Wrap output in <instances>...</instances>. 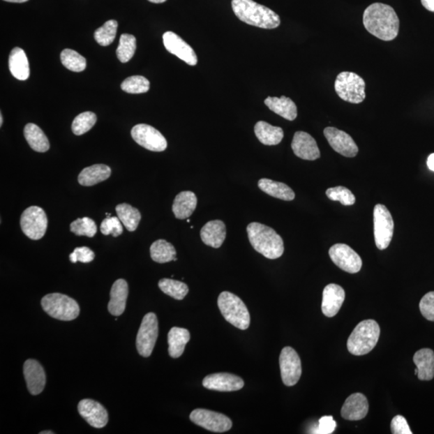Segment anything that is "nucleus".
Returning a JSON list of instances; mask_svg holds the SVG:
<instances>
[{"label":"nucleus","mask_w":434,"mask_h":434,"mask_svg":"<svg viewBox=\"0 0 434 434\" xmlns=\"http://www.w3.org/2000/svg\"><path fill=\"white\" fill-rule=\"evenodd\" d=\"M222 315L227 322L241 330H246L250 325V315L247 306L238 296L224 291L217 301Z\"/></svg>","instance_id":"5"},{"label":"nucleus","mask_w":434,"mask_h":434,"mask_svg":"<svg viewBox=\"0 0 434 434\" xmlns=\"http://www.w3.org/2000/svg\"><path fill=\"white\" fill-rule=\"evenodd\" d=\"M254 132L259 141L267 146H275L282 142L284 132L280 127L260 121L254 126Z\"/></svg>","instance_id":"30"},{"label":"nucleus","mask_w":434,"mask_h":434,"mask_svg":"<svg viewBox=\"0 0 434 434\" xmlns=\"http://www.w3.org/2000/svg\"><path fill=\"white\" fill-rule=\"evenodd\" d=\"M121 224L123 223L119 217H107L100 225V232L105 236L113 235V237H117L124 232V227Z\"/></svg>","instance_id":"44"},{"label":"nucleus","mask_w":434,"mask_h":434,"mask_svg":"<svg viewBox=\"0 0 434 434\" xmlns=\"http://www.w3.org/2000/svg\"><path fill=\"white\" fill-rule=\"evenodd\" d=\"M24 375L29 393L34 396L41 394L46 384V375L41 364L35 359H28L24 365Z\"/></svg>","instance_id":"20"},{"label":"nucleus","mask_w":434,"mask_h":434,"mask_svg":"<svg viewBox=\"0 0 434 434\" xmlns=\"http://www.w3.org/2000/svg\"><path fill=\"white\" fill-rule=\"evenodd\" d=\"M190 338L188 330L185 328L172 327L167 336L168 352L170 357L174 359L181 357Z\"/></svg>","instance_id":"31"},{"label":"nucleus","mask_w":434,"mask_h":434,"mask_svg":"<svg viewBox=\"0 0 434 434\" xmlns=\"http://www.w3.org/2000/svg\"><path fill=\"white\" fill-rule=\"evenodd\" d=\"M152 260L158 263H167L177 261L176 248L165 240H158L153 243L150 248Z\"/></svg>","instance_id":"34"},{"label":"nucleus","mask_w":434,"mask_h":434,"mask_svg":"<svg viewBox=\"0 0 434 434\" xmlns=\"http://www.w3.org/2000/svg\"><path fill=\"white\" fill-rule=\"evenodd\" d=\"M148 1L153 3H163L164 2H166L167 0H148Z\"/></svg>","instance_id":"52"},{"label":"nucleus","mask_w":434,"mask_h":434,"mask_svg":"<svg viewBox=\"0 0 434 434\" xmlns=\"http://www.w3.org/2000/svg\"><path fill=\"white\" fill-rule=\"evenodd\" d=\"M158 336V322L154 313H148L142 319L137 332L136 347L140 356L149 357L154 349Z\"/></svg>","instance_id":"9"},{"label":"nucleus","mask_w":434,"mask_h":434,"mask_svg":"<svg viewBox=\"0 0 434 434\" xmlns=\"http://www.w3.org/2000/svg\"><path fill=\"white\" fill-rule=\"evenodd\" d=\"M375 246L380 250L387 248L393 239L394 222L390 211L384 205L378 204L373 211Z\"/></svg>","instance_id":"8"},{"label":"nucleus","mask_w":434,"mask_h":434,"mask_svg":"<svg viewBox=\"0 0 434 434\" xmlns=\"http://www.w3.org/2000/svg\"><path fill=\"white\" fill-rule=\"evenodd\" d=\"M417 374H418V369H417V368H416V369H415V375H417Z\"/></svg>","instance_id":"55"},{"label":"nucleus","mask_w":434,"mask_h":434,"mask_svg":"<svg viewBox=\"0 0 434 434\" xmlns=\"http://www.w3.org/2000/svg\"><path fill=\"white\" fill-rule=\"evenodd\" d=\"M190 420L205 430L214 433H224L231 430L232 422L227 416L208 410L197 409L192 412Z\"/></svg>","instance_id":"11"},{"label":"nucleus","mask_w":434,"mask_h":434,"mask_svg":"<svg viewBox=\"0 0 434 434\" xmlns=\"http://www.w3.org/2000/svg\"><path fill=\"white\" fill-rule=\"evenodd\" d=\"M70 230L77 236L93 237L97 234L98 227L93 220L83 217L72 222Z\"/></svg>","instance_id":"42"},{"label":"nucleus","mask_w":434,"mask_h":434,"mask_svg":"<svg viewBox=\"0 0 434 434\" xmlns=\"http://www.w3.org/2000/svg\"><path fill=\"white\" fill-rule=\"evenodd\" d=\"M41 306L47 315L61 321L74 320L80 313V306L75 300L59 293L45 295Z\"/></svg>","instance_id":"6"},{"label":"nucleus","mask_w":434,"mask_h":434,"mask_svg":"<svg viewBox=\"0 0 434 434\" xmlns=\"http://www.w3.org/2000/svg\"><path fill=\"white\" fill-rule=\"evenodd\" d=\"M345 299V291L337 284L327 285L322 292V311L328 317H334L340 311Z\"/></svg>","instance_id":"21"},{"label":"nucleus","mask_w":434,"mask_h":434,"mask_svg":"<svg viewBox=\"0 0 434 434\" xmlns=\"http://www.w3.org/2000/svg\"><path fill=\"white\" fill-rule=\"evenodd\" d=\"M391 431L394 434H412L405 418L401 415L396 416L391 420Z\"/></svg>","instance_id":"48"},{"label":"nucleus","mask_w":434,"mask_h":434,"mask_svg":"<svg viewBox=\"0 0 434 434\" xmlns=\"http://www.w3.org/2000/svg\"><path fill=\"white\" fill-rule=\"evenodd\" d=\"M427 166L430 170L434 172V153L428 156L427 160Z\"/></svg>","instance_id":"50"},{"label":"nucleus","mask_w":434,"mask_h":434,"mask_svg":"<svg viewBox=\"0 0 434 434\" xmlns=\"http://www.w3.org/2000/svg\"><path fill=\"white\" fill-rule=\"evenodd\" d=\"M117 21L114 20H108L102 27L95 31L94 39L100 45L108 46L113 43L116 34H117Z\"/></svg>","instance_id":"38"},{"label":"nucleus","mask_w":434,"mask_h":434,"mask_svg":"<svg viewBox=\"0 0 434 434\" xmlns=\"http://www.w3.org/2000/svg\"><path fill=\"white\" fill-rule=\"evenodd\" d=\"M20 226L24 234L30 239H41L47 227L45 211L37 206H31L21 215Z\"/></svg>","instance_id":"10"},{"label":"nucleus","mask_w":434,"mask_h":434,"mask_svg":"<svg viewBox=\"0 0 434 434\" xmlns=\"http://www.w3.org/2000/svg\"><path fill=\"white\" fill-rule=\"evenodd\" d=\"M414 362L418 369L417 377L420 380H431L434 377V352L430 348L417 351Z\"/></svg>","instance_id":"29"},{"label":"nucleus","mask_w":434,"mask_h":434,"mask_svg":"<svg viewBox=\"0 0 434 434\" xmlns=\"http://www.w3.org/2000/svg\"><path fill=\"white\" fill-rule=\"evenodd\" d=\"M291 147L294 155L301 160L314 161L320 157V151L315 140L306 132H296Z\"/></svg>","instance_id":"18"},{"label":"nucleus","mask_w":434,"mask_h":434,"mask_svg":"<svg viewBox=\"0 0 434 434\" xmlns=\"http://www.w3.org/2000/svg\"><path fill=\"white\" fill-rule=\"evenodd\" d=\"M421 3L426 9L434 13V0H421Z\"/></svg>","instance_id":"49"},{"label":"nucleus","mask_w":434,"mask_h":434,"mask_svg":"<svg viewBox=\"0 0 434 434\" xmlns=\"http://www.w3.org/2000/svg\"><path fill=\"white\" fill-rule=\"evenodd\" d=\"M111 176V169L105 164H95L84 168L79 174L78 182L82 186L91 187L107 181Z\"/></svg>","instance_id":"26"},{"label":"nucleus","mask_w":434,"mask_h":434,"mask_svg":"<svg viewBox=\"0 0 434 434\" xmlns=\"http://www.w3.org/2000/svg\"><path fill=\"white\" fill-rule=\"evenodd\" d=\"M280 375L285 385L294 386L299 382L301 375L300 357L294 348L285 347L280 354Z\"/></svg>","instance_id":"13"},{"label":"nucleus","mask_w":434,"mask_h":434,"mask_svg":"<svg viewBox=\"0 0 434 434\" xmlns=\"http://www.w3.org/2000/svg\"><path fill=\"white\" fill-rule=\"evenodd\" d=\"M201 240L206 246L220 248L225 240L226 226L223 221L211 220L200 231Z\"/></svg>","instance_id":"24"},{"label":"nucleus","mask_w":434,"mask_h":434,"mask_svg":"<svg viewBox=\"0 0 434 434\" xmlns=\"http://www.w3.org/2000/svg\"><path fill=\"white\" fill-rule=\"evenodd\" d=\"M232 8L237 18L248 25L274 29L280 24L277 13L253 0H232Z\"/></svg>","instance_id":"2"},{"label":"nucleus","mask_w":434,"mask_h":434,"mask_svg":"<svg viewBox=\"0 0 434 434\" xmlns=\"http://www.w3.org/2000/svg\"><path fill=\"white\" fill-rule=\"evenodd\" d=\"M3 123V114H0V126H2Z\"/></svg>","instance_id":"53"},{"label":"nucleus","mask_w":434,"mask_h":434,"mask_svg":"<svg viewBox=\"0 0 434 434\" xmlns=\"http://www.w3.org/2000/svg\"><path fill=\"white\" fill-rule=\"evenodd\" d=\"M268 108L285 119L294 121L298 116V110L295 103L289 98L268 97L264 100Z\"/></svg>","instance_id":"28"},{"label":"nucleus","mask_w":434,"mask_h":434,"mask_svg":"<svg viewBox=\"0 0 434 434\" xmlns=\"http://www.w3.org/2000/svg\"><path fill=\"white\" fill-rule=\"evenodd\" d=\"M116 213L127 230L130 232L136 230L141 220V214L139 210L128 204H120L116 207Z\"/></svg>","instance_id":"35"},{"label":"nucleus","mask_w":434,"mask_h":434,"mask_svg":"<svg viewBox=\"0 0 434 434\" xmlns=\"http://www.w3.org/2000/svg\"><path fill=\"white\" fill-rule=\"evenodd\" d=\"M421 313L428 321L434 322V291L426 294L420 301Z\"/></svg>","instance_id":"45"},{"label":"nucleus","mask_w":434,"mask_h":434,"mask_svg":"<svg viewBox=\"0 0 434 434\" xmlns=\"http://www.w3.org/2000/svg\"><path fill=\"white\" fill-rule=\"evenodd\" d=\"M363 22L368 33L380 40L391 41L398 36V15L389 5L381 3L370 5L364 10Z\"/></svg>","instance_id":"1"},{"label":"nucleus","mask_w":434,"mask_h":434,"mask_svg":"<svg viewBox=\"0 0 434 434\" xmlns=\"http://www.w3.org/2000/svg\"><path fill=\"white\" fill-rule=\"evenodd\" d=\"M163 45L166 50L172 54L177 56L188 65L194 66L198 62V58L193 47L187 42H185L181 36L173 33L167 31L163 36Z\"/></svg>","instance_id":"16"},{"label":"nucleus","mask_w":434,"mask_h":434,"mask_svg":"<svg viewBox=\"0 0 434 434\" xmlns=\"http://www.w3.org/2000/svg\"><path fill=\"white\" fill-rule=\"evenodd\" d=\"M336 422L332 416H324L320 418L319 425L313 430V433L331 434L335 431Z\"/></svg>","instance_id":"47"},{"label":"nucleus","mask_w":434,"mask_h":434,"mask_svg":"<svg viewBox=\"0 0 434 434\" xmlns=\"http://www.w3.org/2000/svg\"><path fill=\"white\" fill-rule=\"evenodd\" d=\"M197 206V195L190 190H184L174 198L172 211L177 219L184 220L193 215Z\"/></svg>","instance_id":"25"},{"label":"nucleus","mask_w":434,"mask_h":434,"mask_svg":"<svg viewBox=\"0 0 434 434\" xmlns=\"http://www.w3.org/2000/svg\"><path fill=\"white\" fill-rule=\"evenodd\" d=\"M97 121V116L93 112L82 113L74 119L72 124V130L74 135H82L91 130Z\"/></svg>","instance_id":"40"},{"label":"nucleus","mask_w":434,"mask_h":434,"mask_svg":"<svg viewBox=\"0 0 434 434\" xmlns=\"http://www.w3.org/2000/svg\"><path fill=\"white\" fill-rule=\"evenodd\" d=\"M95 257L94 253L88 247H78L70 254V260L73 263L80 262L82 263H89L93 261Z\"/></svg>","instance_id":"46"},{"label":"nucleus","mask_w":434,"mask_h":434,"mask_svg":"<svg viewBox=\"0 0 434 434\" xmlns=\"http://www.w3.org/2000/svg\"><path fill=\"white\" fill-rule=\"evenodd\" d=\"M158 287L164 294L177 300H183L188 293L186 284L173 279L163 278L158 282Z\"/></svg>","instance_id":"36"},{"label":"nucleus","mask_w":434,"mask_h":434,"mask_svg":"<svg viewBox=\"0 0 434 434\" xmlns=\"http://www.w3.org/2000/svg\"><path fill=\"white\" fill-rule=\"evenodd\" d=\"M368 401L364 394H354L346 399L342 407L341 416L348 421H359L367 416Z\"/></svg>","instance_id":"22"},{"label":"nucleus","mask_w":434,"mask_h":434,"mask_svg":"<svg viewBox=\"0 0 434 434\" xmlns=\"http://www.w3.org/2000/svg\"><path fill=\"white\" fill-rule=\"evenodd\" d=\"M9 70L14 77L25 81L29 77V62L25 52L20 47H14L9 56Z\"/></svg>","instance_id":"27"},{"label":"nucleus","mask_w":434,"mask_h":434,"mask_svg":"<svg viewBox=\"0 0 434 434\" xmlns=\"http://www.w3.org/2000/svg\"><path fill=\"white\" fill-rule=\"evenodd\" d=\"M324 135L332 149L347 158L357 156L359 148L352 137L343 130L336 127H327L324 131Z\"/></svg>","instance_id":"15"},{"label":"nucleus","mask_w":434,"mask_h":434,"mask_svg":"<svg viewBox=\"0 0 434 434\" xmlns=\"http://www.w3.org/2000/svg\"><path fill=\"white\" fill-rule=\"evenodd\" d=\"M329 255L338 268L349 274H357L362 268V259L352 248L345 244H336L331 247Z\"/></svg>","instance_id":"14"},{"label":"nucleus","mask_w":434,"mask_h":434,"mask_svg":"<svg viewBox=\"0 0 434 434\" xmlns=\"http://www.w3.org/2000/svg\"><path fill=\"white\" fill-rule=\"evenodd\" d=\"M121 88L128 93H144L150 89V82L145 77L132 76L121 83Z\"/></svg>","instance_id":"41"},{"label":"nucleus","mask_w":434,"mask_h":434,"mask_svg":"<svg viewBox=\"0 0 434 434\" xmlns=\"http://www.w3.org/2000/svg\"><path fill=\"white\" fill-rule=\"evenodd\" d=\"M78 412L89 425L94 428H100L107 425L108 412L98 401L91 399L81 401L78 404Z\"/></svg>","instance_id":"17"},{"label":"nucleus","mask_w":434,"mask_h":434,"mask_svg":"<svg viewBox=\"0 0 434 434\" xmlns=\"http://www.w3.org/2000/svg\"><path fill=\"white\" fill-rule=\"evenodd\" d=\"M326 195L331 200L340 201L343 205L350 206L356 203V197L351 190L345 187L328 188Z\"/></svg>","instance_id":"43"},{"label":"nucleus","mask_w":434,"mask_h":434,"mask_svg":"<svg viewBox=\"0 0 434 434\" xmlns=\"http://www.w3.org/2000/svg\"><path fill=\"white\" fill-rule=\"evenodd\" d=\"M258 187L262 192L274 198L285 201H291L295 198L294 190L283 183L274 181L269 179H261L258 181Z\"/></svg>","instance_id":"32"},{"label":"nucleus","mask_w":434,"mask_h":434,"mask_svg":"<svg viewBox=\"0 0 434 434\" xmlns=\"http://www.w3.org/2000/svg\"><path fill=\"white\" fill-rule=\"evenodd\" d=\"M62 65L73 72H82L86 70V58L79 54L77 52L66 49L61 54Z\"/></svg>","instance_id":"37"},{"label":"nucleus","mask_w":434,"mask_h":434,"mask_svg":"<svg viewBox=\"0 0 434 434\" xmlns=\"http://www.w3.org/2000/svg\"><path fill=\"white\" fill-rule=\"evenodd\" d=\"M129 287L126 280L119 279L113 284L110 290V300L108 310L111 315L119 316L124 314L128 297Z\"/></svg>","instance_id":"23"},{"label":"nucleus","mask_w":434,"mask_h":434,"mask_svg":"<svg viewBox=\"0 0 434 434\" xmlns=\"http://www.w3.org/2000/svg\"><path fill=\"white\" fill-rule=\"evenodd\" d=\"M248 240L254 250L268 259H277L283 256L284 243L272 227L253 222L247 226Z\"/></svg>","instance_id":"3"},{"label":"nucleus","mask_w":434,"mask_h":434,"mask_svg":"<svg viewBox=\"0 0 434 434\" xmlns=\"http://www.w3.org/2000/svg\"><path fill=\"white\" fill-rule=\"evenodd\" d=\"M24 134L31 149L40 153L50 150V141L38 126L33 124L26 125Z\"/></svg>","instance_id":"33"},{"label":"nucleus","mask_w":434,"mask_h":434,"mask_svg":"<svg viewBox=\"0 0 434 434\" xmlns=\"http://www.w3.org/2000/svg\"><path fill=\"white\" fill-rule=\"evenodd\" d=\"M136 38L133 35L123 34L120 37L117 57L121 63L128 62L136 50Z\"/></svg>","instance_id":"39"},{"label":"nucleus","mask_w":434,"mask_h":434,"mask_svg":"<svg viewBox=\"0 0 434 434\" xmlns=\"http://www.w3.org/2000/svg\"><path fill=\"white\" fill-rule=\"evenodd\" d=\"M380 334V326L375 320H368L359 322L348 338L347 346L349 352L354 356L368 354L377 345Z\"/></svg>","instance_id":"4"},{"label":"nucleus","mask_w":434,"mask_h":434,"mask_svg":"<svg viewBox=\"0 0 434 434\" xmlns=\"http://www.w3.org/2000/svg\"><path fill=\"white\" fill-rule=\"evenodd\" d=\"M366 84L361 77L352 72H342L337 76L335 89L338 97L345 102L359 104L366 98Z\"/></svg>","instance_id":"7"},{"label":"nucleus","mask_w":434,"mask_h":434,"mask_svg":"<svg viewBox=\"0 0 434 434\" xmlns=\"http://www.w3.org/2000/svg\"><path fill=\"white\" fill-rule=\"evenodd\" d=\"M131 136L137 144L146 149L161 152L165 151L167 142L160 131L147 124H137L131 130Z\"/></svg>","instance_id":"12"},{"label":"nucleus","mask_w":434,"mask_h":434,"mask_svg":"<svg viewBox=\"0 0 434 434\" xmlns=\"http://www.w3.org/2000/svg\"><path fill=\"white\" fill-rule=\"evenodd\" d=\"M4 1L10 2V3H25L29 1V0H4Z\"/></svg>","instance_id":"51"},{"label":"nucleus","mask_w":434,"mask_h":434,"mask_svg":"<svg viewBox=\"0 0 434 434\" xmlns=\"http://www.w3.org/2000/svg\"><path fill=\"white\" fill-rule=\"evenodd\" d=\"M244 381L236 375L215 373L207 375L203 380L204 387L218 391H234L244 387Z\"/></svg>","instance_id":"19"},{"label":"nucleus","mask_w":434,"mask_h":434,"mask_svg":"<svg viewBox=\"0 0 434 434\" xmlns=\"http://www.w3.org/2000/svg\"><path fill=\"white\" fill-rule=\"evenodd\" d=\"M54 432H51V431H42L40 433V434H54Z\"/></svg>","instance_id":"54"}]
</instances>
